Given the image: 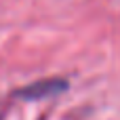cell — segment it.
I'll list each match as a JSON object with an SVG mask.
<instances>
[{
    "label": "cell",
    "instance_id": "obj_1",
    "mask_svg": "<svg viewBox=\"0 0 120 120\" xmlns=\"http://www.w3.org/2000/svg\"><path fill=\"white\" fill-rule=\"evenodd\" d=\"M63 91H68V80H63V78H46V80H38V82L27 84L25 89L17 91L15 95L21 97V99H44V97L59 95Z\"/></svg>",
    "mask_w": 120,
    "mask_h": 120
},
{
    "label": "cell",
    "instance_id": "obj_2",
    "mask_svg": "<svg viewBox=\"0 0 120 120\" xmlns=\"http://www.w3.org/2000/svg\"><path fill=\"white\" fill-rule=\"evenodd\" d=\"M0 118H2V112H0Z\"/></svg>",
    "mask_w": 120,
    "mask_h": 120
}]
</instances>
